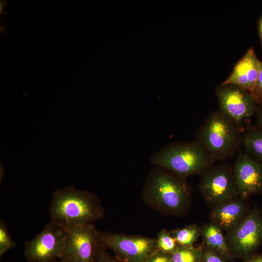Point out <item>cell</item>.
<instances>
[{
    "mask_svg": "<svg viewBox=\"0 0 262 262\" xmlns=\"http://www.w3.org/2000/svg\"><path fill=\"white\" fill-rule=\"evenodd\" d=\"M49 212L51 220L65 229L92 224L104 214L96 195L73 186L57 189L53 193Z\"/></svg>",
    "mask_w": 262,
    "mask_h": 262,
    "instance_id": "6da1fadb",
    "label": "cell"
},
{
    "mask_svg": "<svg viewBox=\"0 0 262 262\" xmlns=\"http://www.w3.org/2000/svg\"><path fill=\"white\" fill-rule=\"evenodd\" d=\"M143 193L150 205L172 214L184 211L190 200L189 189L184 179L159 167L149 173Z\"/></svg>",
    "mask_w": 262,
    "mask_h": 262,
    "instance_id": "7a4b0ae2",
    "label": "cell"
},
{
    "mask_svg": "<svg viewBox=\"0 0 262 262\" xmlns=\"http://www.w3.org/2000/svg\"><path fill=\"white\" fill-rule=\"evenodd\" d=\"M150 163L184 179L204 173L213 160L196 141L169 144L152 154Z\"/></svg>",
    "mask_w": 262,
    "mask_h": 262,
    "instance_id": "3957f363",
    "label": "cell"
},
{
    "mask_svg": "<svg viewBox=\"0 0 262 262\" xmlns=\"http://www.w3.org/2000/svg\"><path fill=\"white\" fill-rule=\"evenodd\" d=\"M238 126L219 110L213 112L196 134L197 142L213 160L228 156L238 141Z\"/></svg>",
    "mask_w": 262,
    "mask_h": 262,
    "instance_id": "277c9868",
    "label": "cell"
},
{
    "mask_svg": "<svg viewBox=\"0 0 262 262\" xmlns=\"http://www.w3.org/2000/svg\"><path fill=\"white\" fill-rule=\"evenodd\" d=\"M233 258L245 261L262 245V213L254 207L226 237Z\"/></svg>",
    "mask_w": 262,
    "mask_h": 262,
    "instance_id": "5b68a950",
    "label": "cell"
},
{
    "mask_svg": "<svg viewBox=\"0 0 262 262\" xmlns=\"http://www.w3.org/2000/svg\"><path fill=\"white\" fill-rule=\"evenodd\" d=\"M66 237L65 229L51 220L39 233L25 243L24 256L29 262H56L61 258Z\"/></svg>",
    "mask_w": 262,
    "mask_h": 262,
    "instance_id": "8992f818",
    "label": "cell"
},
{
    "mask_svg": "<svg viewBox=\"0 0 262 262\" xmlns=\"http://www.w3.org/2000/svg\"><path fill=\"white\" fill-rule=\"evenodd\" d=\"M98 243L125 262H145L157 249L156 238L98 231Z\"/></svg>",
    "mask_w": 262,
    "mask_h": 262,
    "instance_id": "52a82bcc",
    "label": "cell"
},
{
    "mask_svg": "<svg viewBox=\"0 0 262 262\" xmlns=\"http://www.w3.org/2000/svg\"><path fill=\"white\" fill-rule=\"evenodd\" d=\"M66 237L60 260L64 262H95L98 244V231L89 224L65 228Z\"/></svg>",
    "mask_w": 262,
    "mask_h": 262,
    "instance_id": "ba28073f",
    "label": "cell"
},
{
    "mask_svg": "<svg viewBox=\"0 0 262 262\" xmlns=\"http://www.w3.org/2000/svg\"><path fill=\"white\" fill-rule=\"evenodd\" d=\"M198 188L204 199L213 206L239 196L233 168L225 164L207 170Z\"/></svg>",
    "mask_w": 262,
    "mask_h": 262,
    "instance_id": "9c48e42d",
    "label": "cell"
},
{
    "mask_svg": "<svg viewBox=\"0 0 262 262\" xmlns=\"http://www.w3.org/2000/svg\"><path fill=\"white\" fill-rule=\"evenodd\" d=\"M215 93L219 111L239 126L253 115L258 104L251 92L231 84H221Z\"/></svg>",
    "mask_w": 262,
    "mask_h": 262,
    "instance_id": "30bf717a",
    "label": "cell"
},
{
    "mask_svg": "<svg viewBox=\"0 0 262 262\" xmlns=\"http://www.w3.org/2000/svg\"><path fill=\"white\" fill-rule=\"evenodd\" d=\"M233 171L239 196L246 199L262 193V163L240 151Z\"/></svg>",
    "mask_w": 262,
    "mask_h": 262,
    "instance_id": "8fae6325",
    "label": "cell"
},
{
    "mask_svg": "<svg viewBox=\"0 0 262 262\" xmlns=\"http://www.w3.org/2000/svg\"><path fill=\"white\" fill-rule=\"evenodd\" d=\"M245 199L236 197L213 206L210 213L211 223L227 233L230 232L251 210Z\"/></svg>",
    "mask_w": 262,
    "mask_h": 262,
    "instance_id": "7c38bea8",
    "label": "cell"
},
{
    "mask_svg": "<svg viewBox=\"0 0 262 262\" xmlns=\"http://www.w3.org/2000/svg\"><path fill=\"white\" fill-rule=\"evenodd\" d=\"M261 62L253 48H249L235 65L230 75L222 84L236 85L251 93L259 75Z\"/></svg>",
    "mask_w": 262,
    "mask_h": 262,
    "instance_id": "4fadbf2b",
    "label": "cell"
},
{
    "mask_svg": "<svg viewBox=\"0 0 262 262\" xmlns=\"http://www.w3.org/2000/svg\"><path fill=\"white\" fill-rule=\"evenodd\" d=\"M201 235L204 246L215 251L228 262H233L226 237L219 228L212 223L206 224L201 229Z\"/></svg>",
    "mask_w": 262,
    "mask_h": 262,
    "instance_id": "5bb4252c",
    "label": "cell"
},
{
    "mask_svg": "<svg viewBox=\"0 0 262 262\" xmlns=\"http://www.w3.org/2000/svg\"><path fill=\"white\" fill-rule=\"evenodd\" d=\"M171 233L178 246L185 247L194 246L201 234V229L195 224L172 230Z\"/></svg>",
    "mask_w": 262,
    "mask_h": 262,
    "instance_id": "9a60e30c",
    "label": "cell"
},
{
    "mask_svg": "<svg viewBox=\"0 0 262 262\" xmlns=\"http://www.w3.org/2000/svg\"><path fill=\"white\" fill-rule=\"evenodd\" d=\"M242 143L247 151L262 163V130L247 131L243 136Z\"/></svg>",
    "mask_w": 262,
    "mask_h": 262,
    "instance_id": "2e32d148",
    "label": "cell"
},
{
    "mask_svg": "<svg viewBox=\"0 0 262 262\" xmlns=\"http://www.w3.org/2000/svg\"><path fill=\"white\" fill-rule=\"evenodd\" d=\"M204 247L178 246L170 255L171 262H202Z\"/></svg>",
    "mask_w": 262,
    "mask_h": 262,
    "instance_id": "e0dca14e",
    "label": "cell"
},
{
    "mask_svg": "<svg viewBox=\"0 0 262 262\" xmlns=\"http://www.w3.org/2000/svg\"><path fill=\"white\" fill-rule=\"evenodd\" d=\"M156 244L157 249L168 255H171L178 246L171 232L166 229H161L158 233Z\"/></svg>",
    "mask_w": 262,
    "mask_h": 262,
    "instance_id": "ac0fdd59",
    "label": "cell"
},
{
    "mask_svg": "<svg viewBox=\"0 0 262 262\" xmlns=\"http://www.w3.org/2000/svg\"><path fill=\"white\" fill-rule=\"evenodd\" d=\"M16 244L12 239L7 225L3 219L0 220V257L9 250L15 247Z\"/></svg>",
    "mask_w": 262,
    "mask_h": 262,
    "instance_id": "d6986e66",
    "label": "cell"
},
{
    "mask_svg": "<svg viewBox=\"0 0 262 262\" xmlns=\"http://www.w3.org/2000/svg\"><path fill=\"white\" fill-rule=\"evenodd\" d=\"M95 262H125L117 257H113L107 251V249L100 245H98Z\"/></svg>",
    "mask_w": 262,
    "mask_h": 262,
    "instance_id": "ffe728a7",
    "label": "cell"
},
{
    "mask_svg": "<svg viewBox=\"0 0 262 262\" xmlns=\"http://www.w3.org/2000/svg\"><path fill=\"white\" fill-rule=\"evenodd\" d=\"M202 262H228L220 254L205 246H203Z\"/></svg>",
    "mask_w": 262,
    "mask_h": 262,
    "instance_id": "44dd1931",
    "label": "cell"
},
{
    "mask_svg": "<svg viewBox=\"0 0 262 262\" xmlns=\"http://www.w3.org/2000/svg\"><path fill=\"white\" fill-rule=\"evenodd\" d=\"M258 105L262 108V61L261 62L260 71L257 82L251 92Z\"/></svg>",
    "mask_w": 262,
    "mask_h": 262,
    "instance_id": "7402d4cb",
    "label": "cell"
},
{
    "mask_svg": "<svg viewBox=\"0 0 262 262\" xmlns=\"http://www.w3.org/2000/svg\"><path fill=\"white\" fill-rule=\"evenodd\" d=\"M145 262H171L170 255L156 249L146 259Z\"/></svg>",
    "mask_w": 262,
    "mask_h": 262,
    "instance_id": "603a6c76",
    "label": "cell"
},
{
    "mask_svg": "<svg viewBox=\"0 0 262 262\" xmlns=\"http://www.w3.org/2000/svg\"><path fill=\"white\" fill-rule=\"evenodd\" d=\"M245 262H262V253L252 256Z\"/></svg>",
    "mask_w": 262,
    "mask_h": 262,
    "instance_id": "cb8c5ba5",
    "label": "cell"
},
{
    "mask_svg": "<svg viewBox=\"0 0 262 262\" xmlns=\"http://www.w3.org/2000/svg\"><path fill=\"white\" fill-rule=\"evenodd\" d=\"M257 26L258 30V33L261 40V46L262 48V13L259 16L258 22H257Z\"/></svg>",
    "mask_w": 262,
    "mask_h": 262,
    "instance_id": "d4e9b609",
    "label": "cell"
},
{
    "mask_svg": "<svg viewBox=\"0 0 262 262\" xmlns=\"http://www.w3.org/2000/svg\"><path fill=\"white\" fill-rule=\"evenodd\" d=\"M261 108V109L259 114V123H260L261 129L262 130V108Z\"/></svg>",
    "mask_w": 262,
    "mask_h": 262,
    "instance_id": "484cf974",
    "label": "cell"
},
{
    "mask_svg": "<svg viewBox=\"0 0 262 262\" xmlns=\"http://www.w3.org/2000/svg\"><path fill=\"white\" fill-rule=\"evenodd\" d=\"M56 262H64L62 261L61 260H58V261H56Z\"/></svg>",
    "mask_w": 262,
    "mask_h": 262,
    "instance_id": "4316f807",
    "label": "cell"
},
{
    "mask_svg": "<svg viewBox=\"0 0 262 262\" xmlns=\"http://www.w3.org/2000/svg\"><path fill=\"white\" fill-rule=\"evenodd\" d=\"M260 210H261V213H262V208H261V209Z\"/></svg>",
    "mask_w": 262,
    "mask_h": 262,
    "instance_id": "83f0119b",
    "label": "cell"
}]
</instances>
